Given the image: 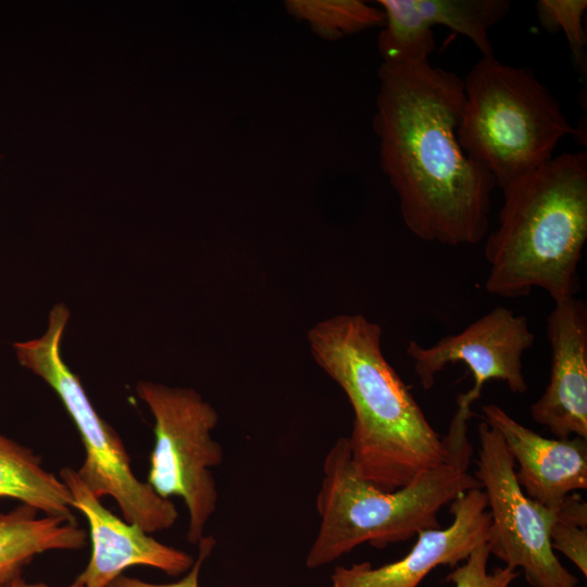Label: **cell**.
<instances>
[{"label": "cell", "instance_id": "6da1fadb", "mask_svg": "<svg viewBox=\"0 0 587 587\" xmlns=\"http://www.w3.org/2000/svg\"><path fill=\"white\" fill-rule=\"evenodd\" d=\"M378 78L373 126L405 226L424 241H482L497 186L458 140L464 82L429 61L383 62Z\"/></svg>", "mask_w": 587, "mask_h": 587}, {"label": "cell", "instance_id": "7a4b0ae2", "mask_svg": "<svg viewBox=\"0 0 587 587\" xmlns=\"http://www.w3.org/2000/svg\"><path fill=\"white\" fill-rule=\"evenodd\" d=\"M308 342L352 407L348 441L360 477L394 491L442 462V436L386 360L378 324L361 314H338L311 327Z\"/></svg>", "mask_w": 587, "mask_h": 587}, {"label": "cell", "instance_id": "3957f363", "mask_svg": "<svg viewBox=\"0 0 587 587\" xmlns=\"http://www.w3.org/2000/svg\"><path fill=\"white\" fill-rule=\"evenodd\" d=\"M473 402L467 391L458 395L457 410L442 436V462L394 491H384L360 477L351 461L348 437L339 438L324 460L316 497L321 522L307 567L324 566L364 542L385 548L438 528L437 515L444 505L462 492L482 488L470 472L473 446L467 430Z\"/></svg>", "mask_w": 587, "mask_h": 587}, {"label": "cell", "instance_id": "277c9868", "mask_svg": "<svg viewBox=\"0 0 587 587\" xmlns=\"http://www.w3.org/2000/svg\"><path fill=\"white\" fill-rule=\"evenodd\" d=\"M502 192L499 226L484 248L487 292L519 298L540 288L554 303L576 297L587 240V154L552 157Z\"/></svg>", "mask_w": 587, "mask_h": 587}, {"label": "cell", "instance_id": "5b68a950", "mask_svg": "<svg viewBox=\"0 0 587 587\" xmlns=\"http://www.w3.org/2000/svg\"><path fill=\"white\" fill-rule=\"evenodd\" d=\"M463 82L459 143L501 190L549 161L560 140L576 134L529 68L482 57Z\"/></svg>", "mask_w": 587, "mask_h": 587}, {"label": "cell", "instance_id": "8992f818", "mask_svg": "<svg viewBox=\"0 0 587 587\" xmlns=\"http://www.w3.org/2000/svg\"><path fill=\"white\" fill-rule=\"evenodd\" d=\"M68 317L63 304L54 305L43 336L13 345L17 360L54 390L76 425L85 449V460L76 472L86 487L99 499L112 497L124 520L146 533L168 529L178 517L176 507L136 477L118 434L97 413L78 376L61 357Z\"/></svg>", "mask_w": 587, "mask_h": 587}, {"label": "cell", "instance_id": "52a82bcc", "mask_svg": "<svg viewBox=\"0 0 587 587\" xmlns=\"http://www.w3.org/2000/svg\"><path fill=\"white\" fill-rule=\"evenodd\" d=\"M136 391L154 417L147 483L164 499L184 500L187 540L198 544L218 500L211 472L223 461V449L211 436L218 414L191 388L140 382Z\"/></svg>", "mask_w": 587, "mask_h": 587}, {"label": "cell", "instance_id": "ba28073f", "mask_svg": "<svg viewBox=\"0 0 587 587\" xmlns=\"http://www.w3.org/2000/svg\"><path fill=\"white\" fill-rule=\"evenodd\" d=\"M479 450L474 475L482 484L491 516L487 545L505 566L522 569L533 587H577L578 578L560 562L549 529L553 511L525 495L515 462L498 430L478 425Z\"/></svg>", "mask_w": 587, "mask_h": 587}, {"label": "cell", "instance_id": "9c48e42d", "mask_svg": "<svg viewBox=\"0 0 587 587\" xmlns=\"http://www.w3.org/2000/svg\"><path fill=\"white\" fill-rule=\"evenodd\" d=\"M534 340L526 316L496 307L459 334L442 337L433 346L410 341L407 354L425 390L435 385L437 374L447 365L465 364L474 378L469 392L477 400L484 384L491 379L504 382L514 394L527 390L523 355Z\"/></svg>", "mask_w": 587, "mask_h": 587}, {"label": "cell", "instance_id": "30bf717a", "mask_svg": "<svg viewBox=\"0 0 587 587\" xmlns=\"http://www.w3.org/2000/svg\"><path fill=\"white\" fill-rule=\"evenodd\" d=\"M450 512L453 519L449 526L419 533L411 550L398 561L378 567L369 562L336 566L332 587H417L435 567H455L487 542L491 516L482 488L458 496Z\"/></svg>", "mask_w": 587, "mask_h": 587}, {"label": "cell", "instance_id": "8fae6325", "mask_svg": "<svg viewBox=\"0 0 587 587\" xmlns=\"http://www.w3.org/2000/svg\"><path fill=\"white\" fill-rule=\"evenodd\" d=\"M385 15L378 51L385 63L428 61L433 27L467 37L483 58H492L489 30L510 11L509 0H378Z\"/></svg>", "mask_w": 587, "mask_h": 587}, {"label": "cell", "instance_id": "7c38bea8", "mask_svg": "<svg viewBox=\"0 0 587 587\" xmlns=\"http://www.w3.org/2000/svg\"><path fill=\"white\" fill-rule=\"evenodd\" d=\"M59 477L71 492L72 507L86 517L90 529V560L75 583L108 587L125 569L135 565L155 567L171 576L191 569L195 560L189 553L158 541L137 524L114 515L86 487L76 470L63 467Z\"/></svg>", "mask_w": 587, "mask_h": 587}, {"label": "cell", "instance_id": "4fadbf2b", "mask_svg": "<svg viewBox=\"0 0 587 587\" xmlns=\"http://www.w3.org/2000/svg\"><path fill=\"white\" fill-rule=\"evenodd\" d=\"M554 304L546 325L549 383L530 415L557 438L587 439V308L576 297Z\"/></svg>", "mask_w": 587, "mask_h": 587}, {"label": "cell", "instance_id": "5bb4252c", "mask_svg": "<svg viewBox=\"0 0 587 587\" xmlns=\"http://www.w3.org/2000/svg\"><path fill=\"white\" fill-rule=\"evenodd\" d=\"M482 411L517 463L515 477L527 497L554 511L567 495L587 488V439L542 437L497 404Z\"/></svg>", "mask_w": 587, "mask_h": 587}, {"label": "cell", "instance_id": "9a60e30c", "mask_svg": "<svg viewBox=\"0 0 587 587\" xmlns=\"http://www.w3.org/2000/svg\"><path fill=\"white\" fill-rule=\"evenodd\" d=\"M38 511L21 503L0 513V587L21 575L37 554L50 550H79L87 534L76 522L60 516H37Z\"/></svg>", "mask_w": 587, "mask_h": 587}, {"label": "cell", "instance_id": "2e32d148", "mask_svg": "<svg viewBox=\"0 0 587 587\" xmlns=\"http://www.w3.org/2000/svg\"><path fill=\"white\" fill-rule=\"evenodd\" d=\"M0 498H11L46 515L75 520L72 496L34 451L0 434Z\"/></svg>", "mask_w": 587, "mask_h": 587}, {"label": "cell", "instance_id": "e0dca14e", "mask_svg": "<svg viewBox=\"0 0 587 587\" xmlns=\"http://www.w3.org/2000/svg\"><path fill=\"white\" fill-rule=\"evenodd\" d=\"M284 4L290 15L307 22L326 40H337L385 23L382 10L360 0H287Z\"/></svg>", "mask_w": 587, "mask_h": 587}, {"label": "cell", "instance_id": "ac0fdd59", "mask_svg": "<svg viewBox=\"0 0 587 587\" xmlns=\"http://www.w3.org/2000/svg\"><path fill=\"white\" fill-rule=\"evenodd\" d=\"M553 550H558L587 575V503L577 494L567 495L549 529Z\"/></svg>", "mask_w": 587, "mask_h": 587}, {"label": "cell", "instance_id": "d6986e66", "mask_svg": "<svg viewBox=\"0 0 587 587\" xmlns=\"http://www.w3.org/2000/svg\"><path fill=\"white\" fill-rule=\"evenodd\" d=\"M587 9L586 0H539L536 4L537 16L547 32L561 28L566 36L576 63L585 60L587 42L583 26V16Z\"/></svg>", "mask_w": 587, "mask_h": 587}, {"label": "cell", "instance_id": "ffe728a7", "mask_svg": "<svg viewBox=\"0 0 587 587\" xmlns=\"http://www.w3.org/2000/svg\"><path fill=\"white\" fill-rule=\"evenodd\" d=\"M489 557L487 542L482 544L472 551L464 564L455 566L447 580L453 587H510L520 573L508 566L488 571Z\"/></svg>", "mask_w": 587, "mask_h": 587}, {"label": "cell", "instance_id": "44dd1931", "mask_svg": "<svg viewBox=\"0 0 587 587\" xmlns=\"http://www.w3.org/2000/svg\"><path fill=\"white\" fill-rule=\"evenodd\" d=\"M216 540L213 536L203 537L199 542L198 558L188 574L180 580L171 584H151L138 578L120 575L108 587H199V574L203 562L211 554Z\"/></svg>", "mask_w": 587, "mask_h": 587}, {"label": "cell", "instance_id": "7402d4cb", "mask_svg": "<svg viewBox=\"0 0 587 587\" xmlns=\"http://www.w3.org/2000/svg\"><path fill=\"white\" fill-rule=\"evenodd\" d=\"M5 587H50V586H47L46 584H42V583H35V584L27 583L21 577V575H18L15 578H13ZM68 587H84V586L77 583H73Z\"/></svg>", "mask_w": 587, "mask_h": 587}]
</instances>
